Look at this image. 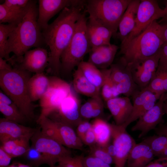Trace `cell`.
I'll use <instances>...</instances> for the list:
<instances>
[{
  "mask_svg": "<svg viewBox=\"0 0 167 167\" xmlns=\"http://www.w3.org/2000/svg\"><path fill=\"white\" fill-rule=\"evenodd\" d=\"M92 128L91 123L86 120H82L76 126V132L78 136L81 139L84 135Z\"/></svg>",
  "mask_w": 167,
  "mask_h": 167,
  "instance_id": "40",
  "label": "cell"
},
{
  "mask_svg": "<svg viewBox=\"0 0 167 167\" xmlns=\"http://www.w3.org/2000/svg\"><path fill=\"white\" fill-rule=\"evenodd\" d=\"M164 9L165 12V14L164 17L158 22L159 24L167 23V1L165 3V7Z\"/></svg>",
  "mask_w": 167,
  "mask_h": 167,
  "instance_id": "53",
  "label": "cell"
},
{
  "mask_svg": "<svg viewBox=\"0 0 167 167\" xmlns=\"http://www.w3.org/2000/svg\"><path fill=\"white\" fill-rule=\"evenodd\" d=\"M86 2L66 7L47 28L42 31L45 44L49 48L48 71L54 75L60 72L61 56L74 33L76 23Z\"/></svg>",
  "mask_w": 167,
  "mask_h": 167,
  "instance_id": "1",
  "label": "cell"
},
{
  "mask_svg": "<svg viewBox=\"0 0 167 167\" xmlns=\"http://www.w3.org/2000/svg\"><path fill=\"white\" fill-rule=\"evenodd\" d=\"M101 98H91L80 107V115L85 119L100 118L103 111Z\"/></svg>",
  "mask_w": 167,
  "mask_h": 167,
  "instance_id": "30",
  "label": "cell"
},
{
  "mask_svg": "<svg viewBox=\"0 0 167 167\" xmlns=\"http://www.w3.org/2000/svg\"><path fill=\"white\" fill-rule=\"evenodd\" d=\"M0 111L4 118L20 124L27 119L16 106H10L0 102Z\"/></svg>",
  "mask_w": 167,
  "mask_h": 167,
  "instance_id": "32",
  "label": "cell"
},
{
  "mask_svg": "<svg viewBox=\"0 0 167 167\" xmlns=\"http://www.w3.org/2000/svg\"><path fill=\"white\" fill-rule=\"evenodd\" d=\"M160 58L159 51L153 56L127 64L133 80L140 89L148 85L157 69Z\"/></svg>",
  "mask_w": 167,
  "mask_h": 167,
  "instance_id": "12",
  "label": "cell"
},
{
  "mask_svg": "<svg viewBox=\"0 0 167 167\" xmlns=\"http://www.w3.org/2000/svg\"><path fill=\"white\" fill-rule=\"evenodd\" d=\"M157 157L158 158L167 157V147H165Z\"/></svg>",
  "mask_w": 167,
  "mask_h": 167,
  "instance_id": "56",
  "label": "cell"
},
{
  "mask_svg": "<svg viewBox=\"0 0 167 167\" xmlns=\"http://www.w3.org/2000/svg\"><path fill=\"white\" fill-rule=\"evenodd\" d=\"M83 163L84 167H103L99 159L90 155L84 157Z\"/></svg>",
  "mask_w": 167,
  "mask_h": 167,
  "instance_id": "42",
  "label": "cell"
},
{
  "mask_svg": "<svg viewBox=\"0 0 167 167\" xmlns=\"http://www.w3.org/2000/svg\"><path fill=\"white\" fill-rule=\"evenodd\" d=\"M36 1L31 0L28 11L22 21L10 33L6 50L7 61L13 53L19 62L25 53L33 47H41L45 41L37 23L38 9Z\"/></svg>",
  "mask_w": 167,
  "mask_h": 167,
  "instance_id": "2",
  "label": "cell"
},
{
  "mask_svg": "<svg viewBox=\"0 0 167 167\" xmlns=\"http://www.w3.org/2000/svg\"><path fill=\"white\" fill-rule=\"evenodd\" d=\"M110 126L112 143L116 151L114 167H124L135 141L122 125L110 124Z\"/></svg>",
  "mask_w": 167,
  "mask_h": 167,
  "instance_id": "11",
  "label": "cell"
},
{
  "mask_svg": "<svg viewBox=\"0 0 167 167\" xmlns=\"http://www.w3.org/2000/svg\"><path fill=\"white\" fill-rule=\"evenodd\" d=\"M7 167H32L31 166L19 162L13 163Z\"/></svg>",
  "mask_w": 167,
  "mask_h": 167,
  "instance_id": "54",
  "label": "cell"
},
{
  "mask_svg": "<svg viewBox=\"0 0 167 167\" xmlns=\"http://www.w3.org/2000/svg\"><path fill=\"white\" fill-rule=\"evenodd\" d=\"M77 68L90 82L101 90L104 81L103 74L101 70L88 61H82Z\"/></svg>",
  "mask_w": 167,
  "mask_h": 167,
  "instance_id": "29",
  "label": "cell"
},
{
  "mask_svg": "<svg viewBox=\"0 0 167 167\" xmlns=\"http://www.w3.org/2000/svg\"><path fill=\"white\" fill-rule=\"evenodd\" d=\"M140 0H132L124 12L119 24L116 37L122 42L132 31Z\"/></svg>",
  "mask_w": 167,
  "mask_h": 167,
  "instance_id": "23",
  "label": "cell"
},
{
  "mask_svg": "<svg viewBox=\"0 0 167 167\" xmlns=\"http://www.w3.org/2000/svg\"><path fill=\"white\" fill-rule=\"evenodd\" d=\"M86 12H83L77 21L72 37L61 56L60 72H71L83 61L84 57L91 49L87 31Z\"/></svg>",
  "mask_w": 167,
  "mask_h": 167,
  "instance_id": "6",
  "label": "cell"
},
{
  "mask_svg": "<svg viewBox=\"0 0 167 167\" xmlns=\"http://www.w3.org/2000/svg\"><path fill=\"white\" fill-rule=\"evenodd\" d=\"M165 13L164 9L160 7L157 1L141 0L137 11L134 28L121 43L120 48L143 32L154 21L163 17Z\"/></svg>",
  "mask_w": 167,
  "mask_h": 167,
  "instance_id": "9",
  "label": "cell"
},
{
  "mask_svg": "<svg viewBox=\"0 0 167 167\" xmlns=\"http://www.w3.org/2000/svg\"><path fill=\"white\" fill-rule=\"evenodd\" d=\"M144 167H167V157L158 158Z\"/></svg>",
  "mask_w": 167,
  "mask_h": 167,
  "instance_id": "46",
  "label": "cell"
},
{
  "mask_svg": "<svg viewBox=\"0 0 167 167\" xmlns=\"http://www.w3.org/2000/svg\"><path fill=\"white\" fill-rule=\"evenodd\" d=\"M30 0H6L2 4L5 6L16 9H21L26 7Z\"/></svg>",
  "mask_w": 167,
  "mask_h": 167,
  "instance_id": "39",
  "label": "cell"
},
{
  "mask_svg": "<svg viewBox=\"0 0 167 167\" xmlns=\"http://www.w3.org/2000/svg\"><path fill=\"white\" fill-rule=\"evenodd\" d=\"M87 31L91 48L111 44L112 32L106 28L88 17L86 25Z\"/></svg>",
  "mask_w": 167,
  "mask_h": 167,
  "instance_id": "21",
  "label": "cell"
},
{
  "mask_svg": "<svg viewBox=\"0 0 167 167\" xmlns=\"http://www.w3.org/2000/svg\"><path fill=\"white\" fill-rule=\"evenodd\" d=\"M106 102L115 124L121 125L124 123L130 116L133 109V105L129 97H118L111 99Z\"/></svg>",
  "mask_w": 167,
  "mask_h": 167,
  "instance_id": "22",
  "label": "cell"
},
{
  "mask_svg": "<svg viewBox=\"0 0 167 167\" xmlns=\"http://www.w3.org/2000/svg\"><path fill=\"white\" fill-rule=\"evenodd\" d=\"M167 99V92L162 94L154 106L141 116L131 127L132 131L140 132L139 138L144 136L150 131L154 130L161 123L165 114L164 103Z\"/></svg>",
  "mask_w": 167,
  "mask_h": 167,
  "instance_id": "15",
  "label": "cell"
},
{
  "mask_svg": "<svg viewBox=\"0 0 167 167\" xmlns=\"http://www.w3.org/2000/svg\"><path fill=\"white\" fill-rule=\"evenodd\" d=\"M80 101L73 90L63 100L57 110L48 118L66 123L74 128L82 120Z\"/></svg>",
  "mask_w": 167,
  "mask_h": 167,
  "instance_id": "13",
  "label": "cell"
},
{
  "mask_svg": "<svg viewBox=\"0 0 167 167\" xmlns=\"http://www.w3.org/2000/svg\"><path fill=\"white\" fill-rule=\"evenodd\" d=\"M73 86L79 93L91 98H101V90L90 82L78 68L73 74Z\"/></svg>",
  "mask_w": 167,
  "mask_h": 167,
  "instance_id": "26",
  "label": "cell"
},
{
  "mask_svg": "<svg viewBox=\"0 0 167 167\" xmlns=\"http://www.w3.org/2000/svg\"><path fill=\"white\" fill-rule=\"evenodd\" d=\"M41 132L68 148L82 150L83 143L73 128L48 117L37 120Z\"/></svg>",
  "mask_w": 167,
  "mask_h": 167,
  "instance_id": "7",
  "label": "cell"
},
{
  "mask_svg": "<svg viewBox=\"0 0 167 167\" xmlns=\"http://www.w3.org/2000/svg\"><path fill=\"white\" fill-rule=\"evenodd\" d=\"M161 27L163 45L167 46V23L159 24Z\"/></svg>",
  "mask_w": 167,
  "mask_h": 167,
  "instance_id": "51",
  "label": "cell"
},
{
  "mask_svg": "<svg viewBox=\"0 0 167 167\" xmlns=\"http://www.w3.org/2000/svg\"><path fill=\"white\" fill-rule=\"evenodd\" d=\"M17 26L14 24H0V57L7 60L6 53L9 37Z\"/></svg>",
  "mask_w": 167,
  "mask_h": 167,
  "instance_id": "33",
  "label": "cell"
},
{
  "mask_svg": "<svg viewBox=\"0 0 167 167\" xmlns=\"http://www.w3.org/2000/svg\"><path fill=\"white\" fill-rule=\"evenodd\" d=\"M159 52L160 58L158 66L167 70V46L163 45Z\"/></svg>",
  "mask_w": 167,
  "mask_h": 167,
  "instance_id": "43",
  "label": "cell"
},
{
  "mask_svg": "<svg viewBox=\"0 0 167 167\" xmlns=\"http://www.w3.org/2000/svg\"><path fill=\"white\" fill-rule=\"evenodd\" d=\"M101 70L103 74L104 81L101 89V95L104 101L106 102L111 99L118 97L119 94L111 79L110 69Z\"/></svg>",
  "mask_w": 167,
  "mask_h": 167,
  "instance_id": "31",
  "label": "cell"
},
{
  "mask_svg": "<svg viewBox=\"0 0 167 167\" xmlns=\"http://www.w3.org/2000/svg\"><path fill=\"white\" fill-rule=\"evenodd\" d=\"M161 27L154 21L142 33L120 48V59L127 65L143 60L157 53L163 45Z\"/></svg>",
  "mask_w": 167,
  "mask_h": 167,
  "instance_id": "4",
  "label": "cell"
},
{
  "mask_svg": "<svg viewBox=\"0 0 167 167\" xmlns=\"http://www.w3.org/2000/svg\"><path fill=\"white\" fill-rule=\"evenodd\" d=\"M86 0H39L37 23L41 30L46 28L48 22L65 7L81 4Z\"/></svg>",
  "mask_w": 167,
  "mask_h": 167,
  "instance_id": "17",
  "label": "cell"
},
{
  "mask_svg": "<svg viewBox=\"0 0 167 167\" xmlns=\"http://www.w3.org/2000/svg\"><path fill=\"white\" fill-rule=\"evenodd\" d=\"M24 155L30 164L34 166L38 167L42 164H46L43 155L33 147L30 146Z\"/></svg>",
  "mask_w": 167,
  "mask_h": 167,
  "instance_id": "35",
  "label": "cell"
},
{
  "mask_svg": "<svg viewBox=\"0 0 167 167\" xmlns=\"http://www.w3.org/2000/svg\"><path fill=\"white\" fill-rule=\"evenodd\" d=\"M132 0H88L85 6L86 12L104 26L116 37L120 20Z\"/></svg>",
  "mask_w": 167,
  "mask_h": 167,
  "instance_id": "5",
  "label": "cell"
},
{
  "mask_svg": "<svg viewBox=\"0 0 167 167\" xmlns=\"http://www.w3.org/2000/svg\"><path fill=\"white\" fill-rule=\"evenodd\" d=\"M31 137L24 138L15 149L11 156L14 157L24 155L30 148L29 142Z\"/></svg>",
  "mask_w": 167,
  "mask_h": 167,
  "instance_id": "37",
  "label": "cell"
},
{
  "mask_svg": "<svg viewBox=\"0 0 167 167\" xmlns=\"http://www.w3.org/2000/svg\"><path fill=\"white\" fill-rule=\"evenodd\" d=\"M110 77L120 94L131 96L139 89L134 82L127 65L119 59L118 62L110 66Z\"/></svg>",
  "mask_w": 167,
  "mask_h": 167,
  "instance_id": "14",
  "label": "cell"
},
{
  "mask_svg": "<svg viewBox=\"0 0 167 167\" xmlns=\"http://www.w3.org/2000/svg\"><path fill=\"white\" fill-rule=\"evenodd\" d=\"M49 88L40 100V114L37 120L55 112L63 100L72 91L71 85L56 76L49 77Z\"/></svg>",
  "mask_w": 167,
  "mask_h": 167,
  "instance_id": "8",
  "label": "cell"
},
{
  "mask_svg": "<svg viewBox=\"0 0 167 167\" xmlns=\"http://www.w3.org/2000/svg\"><path fill=\"white\" fill-rule=\"evenodd\" d=\"M119 47L111 44L91 48L88 62L101 69L108 68L113 64Z\"/></svg>",
  "mask_w": 167,
  "mask_h": 167,
  "instance_id": "20",
  "label": "cell"
},
{
  "mask_svg": "<svg viewBox=\"0 0 167 167\" xmlns=\"http://www.w3.org/2000/svg\"><path fill=\"white\" fill-rule=\"evenodd\" d=\"M26 137L7 141L2 143L0 147L11 156L17 146Z\"/></svg>",
  "mask_w": 167,
  "mask_h": 167,
  "instance_id": "38",
  "label": "cell"
},
{
  "mask_svg": "<svg viewBox=\"0 0 167 167\" xmlns=\"http://www.w3.org/2000/svg\"><path fill=\"white\" fill-rule=\"evenodd\" d=\"M31 1L25 7L16 9L0 5V24L8 23L18 25L23 20L29 8Z\"/></svg>",
  "mask_w": 167,
  "mask_h": 167,
  "instance_id": "28",
  "label": "cell"
},
{
  "mask_svg": "<svg viewBox=\"0 0 167 167\" xmlns=\"http://www.w3.org/2000/svg\"><path fill=\"white\" fill-rule=\"evenodd\" d=\"M36 130L4 118L0 119V140L2 143L10 140L32 137Z\"/></svg>",
  "mask_w": 167,
  "mask_h": 167,
  "instance_id": "19",
  "label": "cell"
},
{
  "mask_svg": "<svg viewBox=\"0 0 167 167\" xmlns=\"http://www.w3.org/2000/svg\"><path fill=\"white\" fill-rule=\"evenodd\" d=\"M80 139L83 144L89 147L96 144L95 135L92 128L88 131Z\"/></svg>",
  "mask_w": 167,
  "mask_h": 167,
  "instance_id": "41",
  "label": "cell"
},
{
  "mask_svg": "<svg viewBox=\"0 0 167 167\" xmlns=\"http://www.w3.org/2000/svg\"><path fill=\"white\" fill-rule=\"evenodd\" d=\"M76 167H84L83 163L84 156L80 155L75 156Z\"/></svg>",
  "mask_w": 167,
  "mask_h": 167,
  "instance_id": "52",
  "label": "cell"
},
{
  "mask_svg": "<svg viewBox=\"0 0 167 167\" xmlns=\"http://www.w3.org/2000/svg\"><path fill=\"white\" fill-rule=\"evenodd\" d=\"M32 144L44 156L46 164L55 165L63 158L71 156V151L57 141L37 130L30 139Z\"/></svg>",
  "mask_w": 167,
  "mask_h": 167,
  "instance_id": "10",
  "label": "cell"
},
{
  "mask_svg": "<svg viewBox=\"0 0 167 167\" xmlns=\"http://www.w3.org/2000/svg\"><path fill=\"white\" fill-rule=\"evenodd\" d=\"M0 102L10 106H16L13 101L1 90L0 91Z\"/></svg>",
  "mask_w": 167,
  "mask_h": 167,
  "instance_id": "47",
  "label": "cell"
},
{
  "mask_svg": "<svg viewBox=\"0 0 167 167\" xmlns=\"http://www.w3.org/2000/svg\"><path fill=\"white\" fill-rule=\"evenodd\" d=\"M50 167H62L61 165H59L58 164L57 165H54V166Z\"/></svg>",
  "mask_w": 167,
  "mask_h": 167,
  "instance_id": "58",
  "label": "cell"
},
{
  "mask_svg": "<svg viewBox=\"0 0 167 167\" xmlns=\"http://www.w3.org/2000/svg\"><path fill=\"white\" fill-rule=\"evenodd\" d=\"M101 147L114 159L116 155V151L113 144L112 143H110L106 146Z\"/></svg>",
  "mask_w": 167,
  "mask_h": 167,
  "instance_id": "49",
  "label": "cell"
},
{
  "mask_svg": "<svg viewBox=\"0 0 167 167\" xmlns=\"http://www.w3.org/2000/svg\"><path fill=\"white\" fill-rule=\"evenodd\" d=\"M167 137L162 135H154L144 139L143 141L149 146L155 156H157L166 147Z\"/></svg>",
  "mask_w": 167,
  "mask_h": 167,
  "instance_id": "34",
  "label": "cell"
},
{
  "mask_svg": "<svg viewBox=\"0 0 167 167\" xmlns=\"http://www.w3.org/2000/svg\"><path fill=\"white\" fill-rule=\"evenodd\" d=\"M154 130L157 135L167 136V124L160 123Z\"/></svg>",
  "mask_w": 167,
  "mask_h": 167,
  "instance_id": "48",
  "label": "cell"
},
{
  "mask_svg": "<svg viewBox=\"0 0 167 167\" xmlns=\"http://www.w3.org/2000/svg\"><path fill=\"white\" fill-rule=\"evenodd\" d=\"M16 67L30 72L43 73L48 66L49 54L46 49L42 47L27 51Z\"/></svg>",
  "mask_w": 167,
  "mask_h": 167,
  "instance_id": "18",
  "label": "cell"
},
{
  "mask_svg": "<svg viewBox=\"0 0 167 167\" xmlns=\"http://www.w3.org/2000/svg\"><path fill=\"white\" fill-rule=\"evenodd\" d=\"M91 123L96 144L104 147L109 143L111 138L110 124L100 118H95Z\"/></svg>",
  "mask_w": 167,
  "mask_h": 167,
  "instance_id": "27",
  "label": "cell"
},
{
  "mask_svg": "<svg viewBox=\"0 0 167 167\" xmlns=\"http://www.w3.org/2000/svg\"><path fill=\"white\" fill-rule=\"evenodd\" d=\"M89 148L90 155L110 165L114 164L113 159L105 151L102 147L96 144Z\"/></svg>",
  "mask_w": 167,
  "mask_h": 167,
  "instance_id": "36",
  "label": "cell"
},
{
  "mask_svg": "<svg viewBox=\"0 0 167 167\" xmlns=\"http://www.w3.org/2000/svg\"><path fill=\"white\" fill-rule=\"evenodd\" d=\"M162 68L165 70V76L163 80V91L165 93L167 92V70Z\"/></svg>",
  "mask_w": 167,
  "mask_h": 167,
  "instance_id": "55",
  "label": "cell"
},
{
  "mask_svg": "<svg viewBox=\"0 0 167 167\" xmlns=\"http://www.w3.org/2000/svg\"><path fill=\"white\" fill-rule=\"evenodd\" d=\"M13 158L9 154L0 147V167H7Z\"/></svg>",
  "mask_w": 167,
  "mask_h": 167,
  "instance_id": "44",
  "label": "cell"
},
{
  "mask_svg": "<svg viewBox=\"0 0 167 167\" xmlns=\"http://www.w3.org/2000/svg\"><path fill=\"white\" fill-rule=\"evenodd\" d=\"M30 72L16 67L10 70L0 71V87L2 90L14 102L27 119L34 118L36 105L28 93V82Z\"/></svg>",
  "mask_w": 167,
  "mask_h": 167,
  "instance_id": "3",
  "label": "cell"
},
{
  "mask_svg": "<svg viewBox=\"0 0 167 167\" xmlns=\"http://www.w3.org/2000/svg\"><path fill=\"white\" fill-rule=\"evenodd\" d=\"M6 60L0 57V71L10 70L13 69V67L7 62Z\"/></svg>",
  "mask_w": 167,
  "mask_h": 167,
  "instance_id": "50",
  "label": "cell"
},
{
  "mask_svg": "<svg viewBox=\"0 0 167 167\" xmlns=\"http://www.w3.org/2000/svg\"><path fill=\"white\" fill-rule=\"evenodd\" d=\"M154 156L148 145L142 141L136 143L131 151L127 167H144L153 160Z\"/></svg>",
  "mask_w": 167,
  "mask_h": 167,
  "instance_id": "24",
  "label": "cell"
},
{
  "mask_svg": "<svg viewBox=\"0 0 167 167\" xmlns=\"http://www.w3.org/2000/svg\"><path fill=\"white\" fill-rule=\"evenodd\" d=\"M163 109L165 114L167 115V99L165 101L164 103Z\"/></svg>",
  "mask_w": 167,
  "mask_h": 167,
  "instance_id": "57",
  "label": "cell"
},
{
  "mask_svg": "<svg viewBox=\"0 0 167 167\" xmlns=\"http://www.w3.org/2000/svg\"><path fill=\"white\" fill-rule=\"evenodd\" d=\"M49 84V77L43 72L36 73L31 77L28 82V89L32 102L41 98L47 90Z\"/></svg>",
  "mask_w": 167,
  "mask_h": 167,
  "instance_id": "25",
  "label": "cell"
},
{
  "mask_svg": "<svg viewBox=\"0 0 167 167\" xmlns=\"http://www.w3.org/2000/svg\"><path fill=\"white\" fill-rule=\"evenodd\" d=\"M167 137V140H166V147H167V136H166Z\"/></svg>",
  "mask_w": 167,
  "mask_h": 167,
  "instance_id": "59",
  "label": "cell"
},
{
  "mask_svg": "<svg viewBox=\"0 0 167 167\" xmlns=\"http://www.w3.org/2000/svg\"><path fill=\"white\" fill-rule=\"evenodd\" d=\"M58 163L62 167H76L75 157L71 156L63 158Z\"/></svg>",
  "mask_w": 167,
  "mask_h": 167,
  "instance_id": "45",
  "label": "cell"
},
{
  "mask_svg": "<svg viewBox=\"0 0 167 167\" xmlns=\"http://www.w3.org/2000/svg\"><path fill=\"white\" fill-rule=\"evenodd\" d=\"M160 96L147 88L137 90L131 96L133 101L131 113L126 121L121 125L126 129L131 123L138 120L152 108Z\"/></svg>",
  "mask_w": 167,
  "mask_h": 167,
  "instance_id": "16",
  "label": "cell"
}]
</instances>
